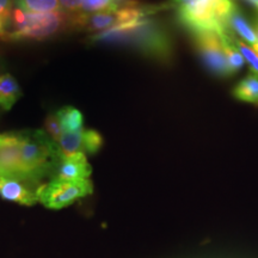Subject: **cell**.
<instances>
[{"instance_id": "ac0fdd59", "label": "cell", "mask_w": 258, "mask_h": 258, "mask_svg": "<svg viewBox=\"0 0 258 258\" xmlns=\"http://www.w3.org/2000/svg\"><path fill=\"white\" fill-rule=\"evenodd\" d=\"M12 12V0H0V18L8 22Z\"/></svg>"}, {"instance_id": "8992f818", "label": "cell", "mask_w": 258, "mask_h": 258, "mask_svg": "<svg viewBox=\"0 0 258 258\" xmlns=\"http://www.w3.org/2000/svg\"><path fill=\"white\" fill-rule=\"evenodd\" d=\"M0 177L27 183L19 157V131L0 133Z\"/></svg>"}, {"instance_id": "7a4b0ae2", "label": "cell", "mask_w": 258, "mask_h": 258, "mask_svg": "<svg viewBox=\"0 0 258 258\" xmlns=\"http://www.w3.org/2000/svg\"><path fill=\"white\" fill-rule=\"evenodd\" d=\"M71 28V14L59 11L31 14L16 8L12 10L0 40L5 42L44 41Z\"/></svg>"}, {"instance_id": "9c48e42d", "label": "cell", "mask_w": 258, "mask_h": 258, "mask_svg": "<svg viewBox=\"0 0 258 258\" xmlns=\"http://www.w3.org/2000/svg\"><path fill=\"white\" fill-rule=\"evenodd\" d=\"M37 189L17 179L0 177V198L23 206H34L38 202Z\"/></svg>"}, {"instance_id": "ffe728a7", "label": "cell", "mask_w": 258, "mask_h": 258, "mask_svg": "<svg viewBox=\"0 0 258 258\" xmlns=\"http://www.w3.org/2000/svg\"><path fill=\"white\" fill-rule=\"evenodd\" d=\"M245 2L250 3V4H251V5H252V6H254V8H256V9L258 10V0H245Z\"/></svg>"}, {"instance_id": "277c9868", "label": "cell", "mask_w": 258, "mask_h": 258, "mask_svg": "<svg viewBox=\"0 0 258 258\" xmlns=\"http://www.w3.org/2000/svg\"><path fill=\"white\" fill-rule=\"evenodd\" d=\"M93 191L91 180H50L37 189V199L48 209L69 207L77 200L90 195Z\"/></svg>"}, {"instance_id": "d6986e66", "label": "cell", "mask_w": 258, "mask_h": 258, "mask_svg": "<svg viewBox=\"0 0 258 258\" xmlns=\"http://www.w3.org/2000/svg\"><path fill=\"white\" fill-rule=\"evenodd\" d=\"M6 23H8V22L4 21V19H3V18H0V34H2V31L5 29Z\"/></svg>"}, {"instance_id": "ba28073f", "label": "cell", "mask_w": 258, "mask_h": 258, "mask_svg": "<svg viewBox=\"0 0 258 258\" xmlns=\"http://www.w3.org/2000/svg\"><path fill=\"white\" fill-rule=\"evenodd\" d=\"M92 169L86 159V154L74 153L61 157L51 171V180H82L89 179Z\"/></svg>"}, {"instance_id": "44dd1931", "label": "cell", "mask_w": 258, "mask_h": 258, "mask_svg": "<svg viewBox=\"0 0 258 258\" xmlns=\"http://www.w3.org/2000/svg\"><path fill=\"white\" fill-rule=\"evenodd\" d=\"M254 32H256V37L258 41V22H256V25H254Z\"/></svg>"}, {"instance_id": "5bb4252c", "label": "cell", "mask_w": 258, "mask_h": 258, "mask_svg": "<svg viewBox=\"0 0 258 258\" xmlns=\"http://www.w3.org/2000/svg\"><path fill=\"white\" fill-rule=\"evenodd\" d=\"M16 8L31 14H47L59 11V0H15Z\"/></svg>"}, {"instance_id": "30bf717a", "label": "cell", "mask_w": 258, "mask_h": 258, "mask_svg": "<svg viewBox=\"0 0 258 258\" xmlns=\"http://www.w3.org/2000/svg\"><path fill=\"white\" fill-rule=\"evenodd\" d=\"M226 25H227V31L231 32L232 35L235 34L240 36L246 43H250V46L252 48L258 47L254 28L251 27V24L245 18V16L241 14L240 10L237 8V5L232 10L231 14L228 15Z\"/></svg>"}, {"instance_id": "8fae6325", "label": "cell", "mask_w": 258, "mask_h": 258, "mask_svg": "<svg viewBox=\"0 0 258 258\" xmlns=\"http://www.w3.org/2000/svg\"><path fill=\"white\" fill-rule=\"evenodd\" d=\"M22 97V90L12 74L4 73L0 76V109L3 111L11 110Z\"/></svg>"}, {"instance_id": "5b68a950", "label": "cell", "mask_w": 258, "mask_h": 258, "mask_svg": "<svg viewBox=\"0 0 258 258\" xmlns=\"http://www.w3.org/2000/svg\"><path fill=\"white\" fill-rule=\"evenodd\" d=\"M192 36L202 62L209 72L219 78L233 76L226 60L225 50L219 34L214 31H201L195 32Z\"/></svg>"}, {"instance_id": "4fadbf2b", "label": "cell", "mask_w": 258, "mask_h": 258, "mask_svg": "<svg viewBox=\"0 0 258 258\" xmlns=\"http://www.w3.org/2000/svg\"><path fill=\"white\" fill-rule=\"evenodd\" d=\"M61 128L63 132H77L83 129L84 116L73 106H63L56 111Z\"/></svg>"}, {"instance_id": "603a6c76", "label": "cell", "mask_w": 258, "mask_h": 258, "mask_svg": "<svg viewBox=\"0 0 258 258\" xmlns=\"http://www.w3.org/2000/svg\"><path fill=\"white\" fill-rule=\"evenodd\" d=\"M257 22H258V21H257Z\"/></svg>"}, {"instance_id": "2e32d148", "label": "cell", "mask_w": 258, "mask_h": 258, "mask_svg": "<svg viewBox=\"0 0 258 258\" xmlns=\"http://www.w3.org/2000/svg\"><path fill=\"white\" fill-rule=\"evenodd\" d=\"M44 127H46V133L48 134V137H49L54 143H57V141L60 140L63 131L62 128H61L56 112H53V114H49L47 116L46 121H44Z\"/></svg>"}, {"instance_id": "6da1fadb", "label": "cell", "mask_w": 258, "mask_h": 258, "mask_svg": "<svg viewBox=\"0 0 258 258\" xmlns=\"http://www.w3.org/2000/svg\"><path fill=\"white\" fill-rule=\"evenodd\" d=\"M91 42L123 44L160 62L172 57V41L166 29L156 21L146 18L129 28H112L92 35Z\"/></svg>"}, {"instance_id": "52a82bcc", "label": "cell", "mask_w": 258, "mask_h": 258, "mask_svg": "<svg viewBox=\"0 0 258 258\" xmlns=\"http://www.w3.org/2000/svg\"><path fill=\"white\" fill-rule=\"evenodd\" d=\"M61 157L74 153L95 154L101 150L103 138L95 129H80L77 132H63L56 143Z\"/></svg>"}, {"instance_id": "7402d4cb", "label": "cell", "mask_w": 258, "mask_h": 258, "mask_svg": "<svg viewBox=\"0 0 258 258\" xmlns=\"http://www.w3.org/2000/svg\"><path fill=\"white\" fill-rule=\"evenodd\" d=\"M2 69H3V62H2V59H0V72H2Z\"/></svg>"}, {"instance_id": "9a60e30c", "label": "cell", "mask_w": 258, "mask_h": 258, "mask_svg": "<svg viewBox=\"0 0 258 258\" xmlns=\"http://www.w3.org/2000/svg\"><path fill=\"white\" fill-rule=\"evenodd\" d=\"M235 46L239 49L244 60L250 64L251 72L258 74V54L256 53V50L247 43L237 40V38H235Z\"/></svg>"}, {"instance_id": "3957f363", "label": "cell", "mask_w": 258, "mask_h": 258, "mask_svg": "<svg viewBox=\"0 0 258 258\" xmlns=\"http://www.w3.org/2000/svg\"><path fill=\"white\" fill-rule=\"evenodd\" d=\"M179 22L191 34L227 31L228 15L234 9L233 0H173Z\"/></svg>"}, {"instance_id": "e0dca14e", "label": "cell", "mask_w": 258, "mask_h": 258, "mask_svg": "<svg viewBox=\"0 0 258 258\" xmlns=\"http://www.w3.org/2000/svg\"><path fill=\"white\" fill-rule=\"evenodd\" d=\"M60 10L67 14H76L82 10L83 0H59Z\"/></svg>"}, {"instance_id": "7c38bea8", "label": "cell", "mask_w": 258, "mask_h": 258, "mask_svg": "<svg viewBox=\"0 0 258 258\" xmlns=\"http://www.w3.org/2000/svg\"><path fill=\"white\" fill-rule=\"evenodd\" d=\"M233 96L241 102L258 105V74L251 72L237 84Z\"/></svg>"}]
</instances>
